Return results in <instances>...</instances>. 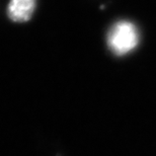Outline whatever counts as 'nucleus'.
Listing matches in <instances>:
<instances>
[{
    "label": "nucleus",
    "instance_id": "obj_1",
    "mask_svg": "<svg viewBox=\"0 0 156 156\" xmlns=\"http://www.w3.org/2000/svg\"><path fill=\"white\" fill-rule=\"evenodd\" d=\"M139 40V32L135 24L128 20H121L108 30L107 43L108 49L115 55L123 56L135 49Z\"/></svg>",
    "mask_w": 156,
    "mask_h": 156
},
{
    "label": "nucleus",
    "instance_id": "obj_2",
    "mask_svg": "<svg viewBox=\"0 0 156 156\" xmlns=\"http://www.w3.org/2000/svg\"><path fill=\"white\" fill-rule=\"evenodd\" d=\"M36 0H11L8 5L7 13L15 23H24L33 16Z\"/></svg>",
    "mask_w": 156,
    "mask_h": 156
}]
</instances>
